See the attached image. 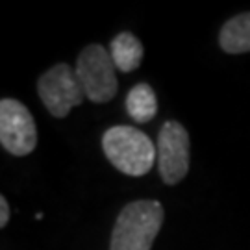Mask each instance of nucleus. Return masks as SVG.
<instances>
[{
	"mask_svg": "<svg viewBox=\"0 0 250 250\" xmlns=\"http://www.w3.org/2000/svg\"><path fill=\"white\" fill-rule=\"evenodd\" d=\"M109 54L115 67L123 72L135 71L143 62V45L132 32H121L111 39Z\"/></svg>",
	"mask_w": 250,
	"mask_h": 250,
	"instance_id": "nucleus-7",
	"label": "nucleus"
},
{
	"mask_svg": "<svg viewBox=\"0 0 250 250\" xmlns=\"http://www.w3.org/2000/svg\"><path fill=\"white\" fill-rule=\"evenodd\" d=\"M189 134L178 121H167L158 134V170L167 186H176L189 172Z\"/></svg>",
	"mask_w": 250,
	"mask_h": 250,
	"instance_id": "nucleus-5",
	"label": "nucleus"
},
{
	"mask_svg": "<svg viewBox=\"0 0 250 250\" xmlns=\"http://www.w3.org/2000/svg\"><path fill=\"white\" fill-rule=\"evenodd\" d=\"M126 111L135 123L143 125L152 121L158 113V99L148 83H137L126 95Z\"/></svg>",
	"mask_w": 250,
	"mask_h": 250,
	"instance_id": "nucleus-9",
	"label": "nucleus"
},
{
	"mask_svg": "<svg viewBox=\"0 0 250 250\" xmlns=\"http://www.w3.org/2000/svg\"><path fill=\"white\" fill-rule=\"evenodd\" d=\"M0 145L11 156H28L37 146V126L22 102L2 99L0 102Z\"/></svg>",
	"mask_w": 250,
	"mask_h": 250,
	"instance_id": "nucleus-6",
	"label": "nucleus"
},
{
	"mask_svg": "<svg viewBox=\"0 0 250 250\" xmlns=\"http://www.w3.org/2000/svg\"><path fill=\"white\" fill-rule=\"evenodd\" d=\"M9 223V206L8 198L0 195V228H6Z\"/></svg>",
	"mask_w": 250,
	"mask_h": 250,
	"instance_id": "nucleus-10",
	"label": "nucleus"
},
{
	"mask_svg": "<svg viewBox=\"0 0 250 250\" xmlns=\"http://www.w3.org/2000/svg\"><path fill=\"white\" fill-rule=\"evenodd\" d=\"M102 150L117 170L128 176H145L154 167L156 146L134 126H111L102 135Z\"/></svg>",
	"mask_w": 250,
	"mask_h": 250,
	"instance_id": "nucleus-2",
	"label": "nucleus"
},
{
	"mask_svg": "<svg viewBox=\"0 0 250 250\" xmlns=\"http://www.w3.org/2000/svg\"><path fill=\"white\" fill-rule=\"evenodd\" d=\"M37 95L56 119L67 117L72 107L80 106L85 99L76 69L67 63H58L39 76Z\"/></svg>",
	"mask_w": 250,
	"mask_h": 250,
	"instance_id": "nucleus-4",
	"label": "nucleus"
},
{
	"mask_svg": "<svg viewBox=\"0 0 250 250\" xmlns=\"http://www.w3.org/2000/svg\"><path fill=\"white\" fill-rule=\"evenodd\" d=\"M76 74L80 80L85 99L95 104L109 102L117 95L119 80L111 54L102 45H89L80 52L76 60Z\"/></svg>",
	"mask_w": 250,
	"mask_h": 250,
	"instance_id": "nucleus-3",
	"label": "nucleus"
},
{
	"mask_svg": "<svg viewBox=\"0 0 250 250\" xmlns=\"http://www.w3.org/2000/svg\"><path fill=\"white\" fill-rule=\"evenodd\" d=\"M165 219L158 200H134L117 217L109 250H152Z\"/></svg>",
	"mask_w": 250,
	"mask_h": 250,
	"instance_id": "nucleus-1",
	"label": "nucleus"
},
{
	"mask_svg": "<svg viewBox=\"0 0 250 250\" xmlns=\"http://www.w3.org/2000/svg\"><path fill=\"white\" fill-rule=\"evenodd\" d=\"M219 45L228 54L250 52V11L224 22L219 32Z\"/></svg>",
	"mask_w": 250,
	"mask_h": 250,
	"instance_id": "nucleus-8",
	"label": "nucleus"
}]
</instances>
